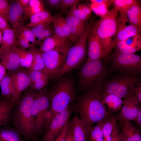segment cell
I'll use <instances>...</instances> for the list:
<instances>
[{"label":"cell","instance_id":"54","mask_svg":"<svg viewBox=\"0 0 141 141\" xmlns=\"http://www.w3.org/2000/svg\"><path fill=\"white\" fill-rule=\"evenodd\" d=\"M138 125L140 127L141 126V108H140L136 116L135 120H134Z\"/></svg>","mask_w":141,"mask_h":141},{"label":"cell","instance_id":"42","mask_svg":"<svg viewBox=\"0 0 141 141\" xmlns=\"http://www.w3.org/2000/svg\"><path fill=\"white\" fill-rule=\"evenodd\" d=\"M55 34L54 30L49 26L41 33L36 38V44L40 45L41 43L46 39L52 37Z\"/></svg>","mask_w":141,"mask_h":141},{"label":"cell","instance_id":"6","mask_svg":"<svg viewBox=\"0 0 141 141\" xmlns=\"http://www.w3.org/2000/svg\"><path fill=\"white\" fill-rule=\"evenodd\" d=\"M92 23V21L90 22L84 34L75 44L69 49L64 64L56 79L60 78L64 74L77 69L83 62L86 55L88 34Z\"/></svg>","mask_w":141,"mask_h":141},{"label":"cell","instance_id":"35","mask_svg":"<svg viewBox=\"0 0 141 141\" xmlns=\"http://www.w3.org/2000/svg\"><path fill=\"white\" fill-rule=\"evenodd\" d=\"M117 120L116 117L112 114L103 120L102 131L104 141H111L113 130Z\"/></svg>","mask_w":141,"mask_h":141},{"label":"cell","instance_id":"58","mask_svg":"<svg viewBox=\"0 0 141 141\" xmlns=\"http://www.w3.org/2000/svg\"><path fill=\"white\" fill-rule=\"evenodd\" d=\"M30 141H37V139L32 140Z\"/></svg>","mask_w":141,"mask_h":141},{"label":"cell","instance_id":"22","mask_svg":"<svg viewBox=\"0 0 141 141\" xmlns=\"http://www.w3.org/2000/svg\"><path fill=\"white\" fill-rule=\"evenodd\" d=\"M70 122L74 141H87L89 133L77 114Z\"/></svg>","mask_w":141,"mask_h":141},{"label":"cell","instance_id":"51","mask_svg":"<svg viewBox=\"0 0 141 141\" xmlns=\"http://www.w3.org/2000/svg\"><path fill=\"white\" fill-rule=\"evenodd\" d=\"M30 0H18V2L24 10L27 8L29 7Z\"/></svg>","mask_w":141,"mask_h":141},{"label":"cell","instance_id":"18","mask_svg":"<svg viewBox=\"0 0 141 141\" xmlns=\"http://www.w3.org/2000/svg\"><path fill=\"white\" fill-rule=\"evenodd\" d=\"M0 59L5 69L11 72L18 70L21 66L18 55L11 50L0 49Z\"/></svg>","mask_w":141,"mask_h":141},{"label":"cell","instance_id":"52","mask_svg":"<svg viewBox=\"0 0 141 141\" xmlns=\"http://www.w3.org/2000/svg\"><path fill=\"white\" fill-rule=\"evenodd\" d=\"M92 3H103L106 5L108 7H110L111 5V0H94L91 1Z\"/></svg>","mask_w":141,"mask_h":141},{"label":"cell","instance_id":"28","mask_svg":"<svg viewBox=\"0 0 141 141\" xmlns=\"http://www.w3.org/2000/svg\"><path fill=\"white\" fill-rule=\"evenodd\" d=\"M102 102L107 111L115 112L120 110L122 105V99L113 94H109L101 98Z\"/></svg>","mask_w":141,"mask_h":141},{"label":"cell","instance_id":"25","mask_svg":"<svg viewBox=\"0 0 141 141\" xmlns=\"http://www.w3.org/2000/svg\"><path fill=\"white\" fill-rule=\"evenodd\" d=\"M69 42H72L60 37L55 34L42 42L40 44L39 50L42 53L47 52Z\"/></svg>","mask_w":141,"mask_h":141},{"label":"cell","instance_id":"49","mask_svg":"<svg viewBox=\"0 0 141 141\" xmlns=\"http://www.w3.org/2000/svg\"><path fill=\"white\" fill-rule=\"evenodd\" d=\"M61 0H47L46 1L48 5L51 8H60Z\"/></svg>","mask_w":141,"mask_h":141},{"label":"cell","instance_id":"45","mask_svg":"<svg viewBox=\"0 0 141 141\" xmlns=\"http://www.w3.org/2000/svg\"><path fill=\"white\" fill-rule=\"evenodd\" d=\"M49 26V24H42L29 27L34 35L36 39L42 32Z\"/></svg>","mask_w":141,"mask_h":141},{"label":"cell","instance_id":"37","mask_svg":"<svg viewBox=\"0 0 141 141\" xmlns=\"http://www.w3.org/2000/svg\"><path fill=\"white\" fill-rule=\"evenodd\" d=\"M44 10L43 1L30 0L28 7L24 11L26 15L30 18L34 14Z\"/></svg>","mask_w":141,"mask_h":141},{"label":"cell","instance_id":"55","mask_svg":"<svg viewBox=\"0 0 141 141\" xmlns=\"http://www.w3.org/2000/svg\"><path fill=\"white\" fill-rule=\"evenodd\" d=\"M67 141H74L72 131L70 126H70L67 135Z\"/></svg>","mask_w":141,"mask_h":141},{"label":"cell","instance_id":"26","mask_svg":"<svg viewBox=\"0 0 141 141\" xmlns=\"http://www.w3.org/2000/svg\"><path fill=\"white\" fill-rule=\"evenodd\" d=\"M122 127V134L126 141H141L139 132L130 121L124 120L120 121Z\"/></svg>","mask_w":141,"mask_h":141},{"label":"cell","instance_id":"13","mask_svg":"<svg viewBox=\"0 0 141 141\" xmlns=\"http://www.w3.org/2000/svg\"><path fill=\"white\" fill-rule=\"evenodd\" d=\"M92 26V25H91ZM88 58L86 61L101 60L105 56L100 42L94 30L91 27L88 34Z\"/></svg>","mask_w":141,"mask_h":141},{"label":"cell","instance_id":"33","mask_svg":"<svg viewBox=\"0 0 141 141\" xmlns=\"http://www.w3.org/2000/svg\"><path fill=\"white\" fill-rule=\"evenodd\" d=\"M11 50L18 55L21 67L30 68L33 60V54L31 51L19 48L16 47Z\"/></svg>","mask_w":141,"mask_h":141},{"label":"cell","instance_id":"15","mask_svg":"<svg viewBox=\"0 0 141 141\" xmlns=\"http://www.w3.org/2000/svg\"><path fill=\"white\" fill-rule=\"evenodd\" d=\"M9 74L16 93V103L22 92L30 86L31 80L28 73L24 71L17 70L11 72Z\"/></svg>","mask_w":141,"mask_h":141},{"label":"cell","instance_id":"46","mask_svg":"<svg viewBox=\"0 0 141 141\" xmlns=\"http://www.w3.org/2000/svg\"><path fill=\"white\" fill-rule=\"evenodd\" d=\"M16 36L17 46L24 50L31 48L28 42L22 35L19 33Z\"/></svg>","mask_w":141,"mask_h":141},{"label":"cell","instance_id":"30","mask_svg":"<svg viewBox=\"0 0 141 141\" xmlns=\"http://www.w3.org/2000/svg\"><path fill=\"white\" fill-rule=\"evenodd\" d=\"M136 0H111V5L117 9L120 14L118 17L122 21L129 22L126 16V13L131 6L135 3Z\"/></svg>","mask_w":141,"mask_h":141},{"label":"cell","instance_id":"53","mask_svg":"<svg viewBox=\"0 0 141 141\" xmlns=\"http://www.w3.org/2000/svg\"><path fill=\"white\" fill-rule=\"evenodd\" d=\"M6 69L4 67L1 63L0 64V82L7 74Z\"/></svg>","mask_w":141,"mask_h":141},{"label":"cell","instance_id":"12","mask_svg":"<svg viewBox=\"0 0 141 141\" xmlns=\"http://www.w3.org/2000/svg\"><path fill=\"white\" fill-rule=\"evenodd\" d=\"M140 103L134 96L132 91L130 94L123 101L120 111L116 117L117 119L120 121L134 120L141 108Z\"/></svg>","mask_w":141,"mask_h":141},{"label":"cell","instance_id":"36","mask_svg":"<svg viewBox=\"0 0 141 141\" xmlns=\"http://www.w3.org/2000/svg\"><path fill=\"white\" fill-rule=\"evenodd\" d=\"M103 120L97 123L95 126L91 128L89 133L87 141H104L102 131Z\"/></svg>","mask_w":141,"mask_h":141},{"label":"cell","instance_id":"17","mask_svg":"<svg viewBox=\"0 0 141 141\" xmlns=\"http://www.w3.org/2000/svg\"><path fill=\"white\" fill-rule=\"evenodd\" d=\"M118 27L114 40L115 47L119 42L126 40L135 36L140 35L141 31V28L130 24L127 26L125 25L126 22H122L118 18Z\"/></svg>","mask_w":141,"mask_h":141},{"label":"cell","instance_id":"34","mask_svg":"<svg viewBox=\"0 0 141 141\" xmlns=\"http://www.w3.org/2000/svg\"><path fill=\"white\" fill-rule=\"evenodd\" d=\"M29 50L33 54V60L28 73L32 71L43 70L45 68V63L42 52L35 46Z\"/></svg>","mask_w":141,"mask_h":141},{"label":"cell","instance_id":"3","mask_svg":"<svg viewBox=\"0 0 141 141\" xmlns=\"http://www.w3.org/2000/svg\"><path fill=\"white\" fill-rule=\"evenodd\" d=\"M50 105L47 126L57 113L68 108L77 98L73 79L64 77L49 91Z\"/></svg>","mask_w":141,"mask_h":141},{"label":"cell","instance_id":"31","mask_svg":"<svg viewBox=\"0 0 141 141\" xmlns=\"http://www.w3.org/2000/svg\"><path fill=\"white\" fill-rule=\"evenodd\" d=\"M126 16L130 24L141 28V7L137 1L128 10Z\"/></svg>","mask_w":141,"mask_h":141},{"label":"cell","instance_id":"5","mask_svg":"<svg viewBox=\"0 0 141 141\" xmlns=\"http://www.w3.org/2000/svg\"><path fill=\"white\" fill-rule=\"evenodd\" d=\"M107 75V68L101 60L86 61L79 73V83L87 92L101 93Z\"/></svg>","mask_w":141,"mask_h":141},{"label":"cell","instance_id":"4","mask_svg":"<svg viewBox=\"0 0 141 141\" xmlns=\"http://www.w3.org/2000/svg\"><path fill=\"white\" fill-rule=\"evenodd\" d=\"M118 13L117 9L113 7L106 15L91 26L100 42L106 62L115 47L114 40L118 26Z\"/></svg>","mask_w":141,"mask_h":141},{"label":"cell","instance_id":"11","mask_svg":"<svg viewBox=\"0 0 141 141\" xmlns=\"http://www.w3.org/2000/svg\"><path fill=\"white\" fill-rule=\"evenodd\" d=\"M73 111L72 107L70 105L64 110L56 114L46 129L42 141H54L65 124L69 121Z\"/></svg>","mask_w":141,"mask_h":141},{"label":"cell","instance_id":"16","mask_svg":"<svg viewBox=\"0 0 141 141\" xmlns=\"http://www.w3.org/2000/svg\"><path fill=\"white\" fill-rule=\"evenodd\" d=\"M69 26L74 43L76 42L84 33L87 25L86 21L67 13L65 17Z\"/></svg>","mask_w":141,"mask_h":141},{"label":"cell","instance_id":"8","mask_svg":"<svg viewBox=\"0 0 141 141\" xmlns=\"http://www.w3.org/2000/svg\"><path fill=\"white\" fill-rule=\"evenodd\" d=\"M49 91L46 88L36 92L32 108L35 134L38 136L45 128L50 105Z\"/></svg>","mask_w":141,"mask_h":141},{"label":"cell","instance_id":"57","mask_svg":"<svg viewBox=\"0 0 141 141\" xmlns=\"http://www.w3.org/2000/svg\"><path fill=\"white\" fill-rule=\"evenodd\" d=\"M122 141H126L124 136L121 133H120Z\"/></svg>","mask_w":141,"mask_h":141},{"label":"cell","instance_id":"2","mask_svg":"<svg viewBox=\"0 0 141 141\" xmlns=\"http://www.w3.org/2000/svg\"><path fill=\"white\" fill-rule=\"evenodd\" d=\"M36 92L30 89L20 97L14 107L11 121L26 141L37 139L35 135L32 108Z\"/></svg>","mask_w":141,"mask_h":141},{"label":"cell","instance_id":"39","mask_svg":"<svg viewBox=\"0 0 141 141\" xmlns=\"http://www.w3.org/2000/svg\"><path fill=\"white\" fill-rule=\"evenodd\" d=\"M19 33L22 35L27 39L31 48L34 47L36 44V42L35 37L29 28L25 26L20 30Z\"/></svg>","mask_w":141,"mask_h":141},{"label":"cell","instance_id":"40","mask_svg":"<svg viewBox=\"0 0 141 141\" xmlns=\"http://www.w3.org/2000/svg\"><path fill=\"white\" fill-rule=\"evenodd\" d=\"M92 3V10L94 11L96 14L101 17L106 15L109 12L108 7L103 3Z\"/></svg>","mask_w":141,"mask_h":141},{"label":"cell","instance_id":"44","mask_svg":"<svg viewBox=\"0 0 141 141\" xmlns=\"http://www.w3.org/2000/svg\"><path fill=\"white\" fill-rule=\"evenodd\" d=\"M69 126L70 122L68 121L65 124L54 141H67Z\"/></svg>","mask_w":141,"mask_h":141},{"label":"cell","instance_id":"38","mask_svg":"<svg viewBox=\"0 0 141 141\" xmlns=\"http://www.w3.org/2000/svg\"><path fill=\"white\" fill-rule=\"evenodd\" d=\"M115 52L124 54H134L138 50L136 48L128 45L126 40H122L118 43L115 46Z\"/></svg>","mask_w":141,"mask_h":141},{"label":"cell","instance_id":"27","mask_svg":"<svg viewBox=\"0 0 141 141\" xmlns=\"http://www.w3.org/2000/svg\"><path fill=\"white\" fill-rule=\"evenodd\" d=\"M3 35L0 49L2 50H10L17 47V36L13 29L10 28L3 31Z\"/></svg>","mask_w":141,"mask_h":141},{"label":"cell","instance_id":"47","mask_svg":"<svg viewBox=\"0 0 141 141\" xmlns=\"http://www.w3.org/2000/svg\"><path fill=\"white\" fill-rule=\"evenodd\" d=\"M111 141H122L116 123L115 124L113 130Z\"/></svg>","mask_w":141,"mask_h":141},{"label":"cell","instance_id":"41","mask_svg":"<svg viewBox=\"0 0 141 141\" xmlns=\"http://www.w3.org/2000/svg\"><path fill=\"white\" fill-rule=\"evenodd\" d=\"M6 0H0V16L7 22L9 21V13L10 5Z\"/></svg>","mask_w":141,"mask_h":141},{"label":"cell","instance_id":"24","mask_svg":"<svg viewBox=\"0 0 141 141\" xmlns=\"http://www.w3.org/2000/svg\"><path fill=\"white\" fill-rule=\"evenodd\" d=\"M23 137L14 127L9 125L0 127V141H25Z\"/></svg>","mask_w":141,"mask_h":141},{"label":"cell","instance_id":"59","mask_svg":"<svg viewBox=\"0 0 141 141\" xmlns=\"http://www.w3.org/2000/svg\"><path fill=\"white\" fill-rule=\"evenodd\" d=\"M2 98H2L0 97V101L1 100Z\"/></svg>","mask_w":141,"mask_h":141},{"label":"cell","instance_id":"21","mask_svg":"<svg viewBox=\"0 0 141 141\" xmlns=\"http://www.w3.org/2000/svg\"><path fill=\"white\" fill-rule=\"evenodd\" d=\"M16 104L12 99L3 98L0 101V127L9 125L13 108Z\"/></svg>","mask_w":141,"mask_h":141},{"label":"cell","instance_id":"56","mask_svg":"<svg viewBox=\"0 0 141 141\" xmlns=\"http://www.w3.org/2000/svg\"><path fill=\"white\" fill-rule=\"evenodd\" d=\"M3 31L2 30H0V44L1 45L2 40V33H3Z\"/></svg>","mask_w":141,"mask_h":141},{"label":"cell","instance_id":"1","mask_svg":"<svg viewBox=\"0 0 141 141\" xmlns=\"http://www.w3.org/2000/svg\"><path fill=\"white\" fill-rule=\"evenodd\" d=\"M72 107L88 133L95 124L112 114L105 109L101 101V92H87L78 97Z\"/></svg>","mask_w":141,"mask_h":141},{"label":"cell","instance_id":"9","mask_svg":"<svg viewBox=\"0 0 141 141\" xmlns=\"http://www.w3.org/2000/svg\"><path fill=\"white\" fill-rule=\"evenodd\" d=\"M73 43L69 42L42 53L45 63L43 70L48 74L50 79L56 78L64 64L68 50Z\"/></svg>","mask_w":141,"mask_h":141},{"label":"cell","instance_id":"29","mask_svg":"<svg viewBox=\"0 0 141 141\" xmlns=\"http://www.w3.org/2000/svg\"><path fill=\"white\" fill-rule=\"evenodd\" d=\"M30 22L26 26L27 27L42 24H50L53 22L54 16L48 11L44 9L37 13L30 18Z\"/></svg>","mask_w":141,"mask_h":141},{"label":"cell","instance_id":"10","mask_svg":"<svg viewBox=\"0 0 141 141\" xmlns=\"http://www.w3.org/2000/svg\"><path fill=\"white\" fill-rule=\"evenodd\" d=\"M110 59L113 67L125 74L136 76L141 72V56L134 54L112 53Z\"/></svg>","mask_w":141,"mask_h":141},{"label":"cell","instance_id":"7","mask_svg":"<svg viewBox=\"0 0 141 141\" xmlns=\"http://www.w3.org/2000/svg\"><path fill=\"white\" fill-rule=\"evenodd\" d=\"M141 84L136 76L125 74L106 81L101 93V98L109 94L124 99L131 93L134 87Z\"/></svg>","mask_w":141,"mask_h":141},{"label":"cell","instance_id":"14","mask_svg":"<svg viewBox=\"0 0 141 141\" xmlns=\"http://www.w3.org/2000/svg\"><path fill=\"white\" fill-rule=\"evenodd\" d=\"M28 16L23 8L17 1L10 5L9 19L13 29L17 36L25 26V21Z\"/></svg>","mask_w":141,"mask_h":141},{"label":"cell","instance_id":"20","mask_svg":"<svg viewBox=\"0 0 141 141\" xmlns=\"http://www.w3.org/2000/svg\"><path fill=\"white\" fill-rule=\"evenodd\" d=\"M28 74L31 80V89L39 91L45 88L50 79L47 72L43 70L32 71Z\"/></svg>","mask_w":141,"mask_h":141},{"label":"cell","instance_id":"23","mask_svg":"<svg viewBox=\"0 0 141 141\" xmlns=\"http://www.w3.org/2000/svg\"><path fill=\"white\" fill-rule=\"evenodd\" d=\"M1 94L0 97L3 98L12 99L16 104V92L14 88L11 77L6 74L0 82Z\"/></svg>","mask_w":141,"mask_h":141},{"label":"cell","instance_id":"60","mask_svg":"<svg viewBox=\"0 0 141 141\" xmlns=\"http://www.w3.org/2000/svg\"><path fill=\"white\" fill-rule=\"evenodd\" d=\"M1 63L0 62V64Z\"/></svg>","mask_w":141,"mask_h":141},{"label":"cell","instance_id":"43","mask_svg":"<svg viewBox=\"0 0 141 141\" xmlns=\"http://www.w3.org/2000/svg\"><path fill=\"white\" fill-rule=\"evenodd\" d=\"M81 1L80 0H61L60 8L61 12L64 13L69 8L78 5Z\"/></svg>","mask_w":141,"mask_h":141},{"label":"cell","instance_id":"50","mask_svg":"<svg viewBox=\"0 0 141 141\" xmlns=\"http://www.w3.org/2000/svg\"><path fill=\"white\" fill-rule=\"evenodd\" d=\"M9 28H10V25L3 18L0 16V30L3 31L4 30Z\"/></svg>","mask_w":141,"mask_h":141},{"label":"cell","instance_id":"19","mask_svg":"<svg viewBox=\"0 0 141 141\" xmlns=\"http://www.w3.org/2000/svg\"><path fill=\"white\" fill-rule=\"evenodd\" d=\"M53 16L55 35L73 43L69 28L65 18L60 14L56 15Z\"/></svg>","mask_w":141,"mask_h":141},{"label":"cell","instance_id":"48","mask_svg":"<svg viewBox=\"0 0 141 141\" xmlns=\"http://www.w3.org/2000/svg\"><path fill=\"white\" fill-rule=\"evenodd\" d=\"M133 95L139 102H141V84L134 87L132 89Z\"/></svg>","mask_w":141,"mask_h":141},{"label":"cell","instance_id":"32","mask_svg":"<svg viewBox=\"0 0 141 141\" xmlns=\"http://www.w3.org/2000/svg\"><path fill=\"white\" fill-rule=\"evenodd\" d=\"M92 10L91 8L83 4H78L70 8L68 13L86 21L91 17Z\"/></svg>","mask_w":141,"mask_h":141}]
</instances>
